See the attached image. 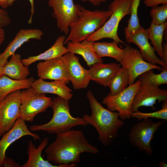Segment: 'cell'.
Wrapping results in <instances>:
<instances>
[{
    "label": "cell",
    "mask_w": 167,
    "mask_h": 167,
    "mask_svg": "<svg viewBox=\"0 0 167 167\" xmlns=\"http://www.w3.org/2000/svg\"><path fill=\"white\" fill-rule=\"evenodd\" d=\"M161 72L158 74L155 73L152 70L146 71L138 78L140 83L150 84L159 86L167 84V68H163Z\"/></svg>",
    "instance_id": "cell-28"
},
{
    "label": "cell",
    "mask_w": 167,
    "mask_h": 167,
    "mask_svg": "<svg viewBox=\"0 0 167 167\" xmlns=\"http://www.w3.org/2000/svg\"><path fill=\"white\" fill-rule=\"evenodd\" d=\"M66 44L68 52L81 56L89 67L103 62L102 58L96 54L94 49L93 42L85 40L80 42L69 41Z\"/></svg>",
    "instance_id": "cell-20"
},
{
    "label": "cell",
    "mask_w": 167,
    "mask_h": 167,
    "mask_svg": "<svg viewBox=\"0 0 167 167\" xmlns=\"http://www.w3.org/2000/svg\"><path fill=\"white\" fill-rule=\"evenodd\" d=\"M21 94L20 90L13 92L0 102V136L10 130L20 117Z\"/></svg>",
    "instance_id": "cell-11"
},
{
    "label": "cell",
    "mask_w": 167,
    "mask_h": 167,
    "mask_svg": "<svg viewBox=\"0 0 167 167\" xmlns=\"http://www.w3.org/2000/svg\"><path fill=\"white\" fill-rule=\"evenodd\" d=\"M3 75L16 80L26 79L30 74L28 66L21 61V55L15 53L11 56L8 62L3 66Z\"/></svg>",
    "instance_id": "cell-23"
},
{
    "label": "cell",
    "mask_w": 167,
    "mask_h": 167,
    "mask_svg": "<svg viewBox=\"0 0 167 167\" xmlns=\"http://www.w3.org/2000/svg\"><path fill=\"white\" fill-rule=\"evenodd\" d=\"M158 166L159 167H167V164L165 162L161 161L159 162Z\"/></svg>",
    "instance_id": "cell-40"
},
{
    "label": "cell",
    "mask_w": 167,
    "mask_h": 167,
    "mask_svg": "<svg viewBox=\"0 0 167 167\" xmlns=\"http://www.w3.org/2000/svg\"><path fill=\"white\" fill-rule=\"evenodd\" d=\"M131 0H113L108 6L111 15L103 25L89 36L86 40L95 42L104 38L124 43L120 39L118 31L120 21L125 16L130 14Z\"/></svg>",
    "instance_id": "cell-5"
},
{
    "label": "cell",
    "mask_w": 167,
    "mask_h": 167,
    "mask_svg": "<svg viewBox=\"0 0 167 167\" xmlns=\"http://www.w3.org/2000/svg\"><path fill=\"white\" fill-rule=\"evenodd\" d=\"M142 120L131 128L129 134V140L140 151L151 156L153 153L151 145V141L160 126L166 121L162 120L155 122L150 118Z\"/></svg>",
    "instance_id": "cell-6"
},
{
    "label": "cell",
    "mask_w": 167,
    "mask_h": 167,
    "mask_svg": "<svg viewBox=\"0 0 167 167\" xmlns=\"http://www.w3.org/2000/svg\"><path fill=\"white\" fill-rule=\"evenodd\" d=\"M120 63H96L88 70L90 80L105 87H108L114 76L121 68Z\"/></svg>",
    "instance_id": "cell-18"
},
{
    "label": "cell",
    "mask_w": 167,
    "mask_h": 167,
    "mask_svg": "<svg viewBox=\"0 0 167 167\" xmlns=\"http://www.w3.org/2000/svg\"><path fill=\"white\" fill-rule=\"evenodd\" d=\"M18 0H9L8 2V6H11L13 3ZM30 2L31 5L30 15L29 17L28 23V24H31L32 22V19L34 14L35 9L34 5V0H28Z\"/></svg>",
    "instance_id": "cell-33"
},
{
    "label": "cell",
    "mask_w": 167,
    "mask_h": 167,
    "mask_svg": "<svg viewBox=\"0 0 167 167\" xmlns=\"http://www.w3.org/2000/svg\"><path fill=\"white\" fill-rule=\"evenodd\" d=\"M167 27V21L158 25L151 22L149 28L147 29L149 39L151 40L155 52L161 59L163 57V35Z\"/></svg>",
    "instance_id": "cell-26"
},
{
    "label": "cell",
    "mask_w": 167,
    "mask_h": 167,
    "mask_svg": "<svg viewBox=\"0 0 167 167\" xmlns=\"http://www.w3.org/2000/svg\"><path fill=\"white\" fill-rule=\"evenodd\" d=\"M5 36V33L3 28L0 26V46L4 42Z\"/></svg>",
    "instance_id": "cell-38"
},
{
    "label": "cell",
    "mask_w": 167,
    "mask_h": 167,
    "mask_svg": "<svg viewBox=\"0 0 167 167\" xmlns=\"http://www.w3.org/2000/svg\"><path fill=\"white\" fill-rule=\"evenodd\" d=\"M129 80V75L127 70L121 67L108 85L110 89L109 93L115 95L121 92L128 87Z\"/></svg>",
    "instance_id": "cell-27"
},
{
    "label": "cell",
    "mask_w": 167,
    "mask_h": 167,
    "mask_svg": "<svg viewBox=\"0 0 167 167\" xmlns=\"http://www.w3.org/2000/svg\"><path fill=\"white\" fill-rule=\"evenodd\" d=\"M163 102L162 108L156 111L150 113H143L138 110L132 113L131 117L136 118L141 121L146 118H155L167 121V100Z\"/></svg>",
    "instance_id": "cell-30"
},
{
    "label": "cell",
    "mask_w": 167,
    "mask_h": 167,
    "mask_svg": "<svg viewBox=\"0 0 167 167\" xmlns=\"http://www.w3.org/2000/svg\"><path fill=\"white\" fill-rule=\"evenodd\" d=\"M150 12V17L152 19V22L156 25L161 24L166 21L167 18V4H162L152 7Z\"/></svg>",
    "instance_id": "cell-31"
},
{
    "label": "cell",
    "mask_w": 167,
    "mask_h": 167,
    "mask_svg": "<svg viewBox=\"0 0 167 167\" xmlns=\"http://www.w3.org/2000/svg\"><path fill=\"white\" fill-rule=\"evenodd\" d=\"M3 75V67L0 66V77Z\"/></svg>",
    "instance_id": "cell-41"
},
{
    "label": "cell",
    "mask_w": 167,
    "mask_h": 167,
    "mask_svg": "<svg viewBox=\"0 0 167 167\" xmlns=\"http://www.w3.org/2000/svg\"><path fill=\"white\" fill-rule=\"evenodd\" d=\"M34 80L33 77L24 80H16L3 75L0 77V102L5 96L11 93L31 87Z\"/></svg>",
    "instance_id": "cell-24"
},
{
    "label": "cell",
    "mask_w": 167,
    "mask_h": 167,
    "mask_svg": "<svg viewBox=\"0 0 167 167\" xmlns=\"http://www.w3.org/2000/svg\"><path fill=\"white\" fill-rule=\"evenodd\" d=\"M123 49V56L119 63L122 67L128 71L129 85L133 84L139 76L148 71L156 69L161 71L163 68L160 65L145 61L142 57L140 51L135 48L127 45Z\"/></svg>",
    "instance_id": "cell-10"
},
{
    "label": "cell",
    "mask_w": 167,
    "mask_h": 167,
    "mask_svg": "<svg viewBox=\"0 0 167 167\" xmlns=\"http://www.w3.org/2000/svg\"><path fill=\"white\" fill-rule=\"evenodd\" d=\"M3 166L4 167H19L21 166L12 158L6 157L3 160Z\"/></svg>",
    "instance_id": "cell-35"
},
{
    "label": "cell",
    "mask_w": 167,
    "mask_h": 167,
    "mask_svg": "<svg viewBox=\"0 0 167 167\" xmlns=\"http://www.w3.org/2000/svg\"><path fill=\"white\" fill-rule=\"evenodd\" d=\"M124 32L126 41L128 44L134 43L138 46L141 55L145 61L152 64H158L163 68H167V65L157 56L150 44L147 29L141 27L134 33L126 31Z\"/></svg>",
    "instance_id": "cell-13"
},
{
    "label": "cell",
    "mask_w": 167,
    "mask_h": 167,
    "mask_svg": "<svg viewBox=\"0 0 167 167\" xmlns=\"http://www.w3.org/2000/svg\"><path fill=\"white\" fill-rule=\"evenodd\" d=\"M140 84L138 80L116 95L108 93L103 98L102 103L106 106L109 110L118 112L121 119L124 120L130 119L132 113V104Z\"/></svg>",
    "instance_id": "cell-8"
},
{
    "label": "cell",
    "mask_w": 167,
    "mask_h": 167,
    "mask_svg": "<svg viewBox=\"0 0 167 167\" xmlns=\"http://www.w3.org/2000/svg\"><path fill=\"white\" fill-rule=\"evenodd\" d=\"M163 53L162 60L167 65V44L163 42Z\"/></svg>",
    "instance_id": "cell-36"
},
{
    "label": "cell",
    "mask_w": 167,
    "mask_h": 167,
    "mask_svg": "<svg viewBox=\"0 0 167 167\" xmlns=\"http://www.w3.org/2000/svg\"><path fill=\"white\" fill-rule=\"evenodd\" d=\"M62 57L38 63L36 66L38 76L44 80L61 81L68 84L70 81Z\"/></svg>",
    "instance_id": "cell-15"
},
{
    "label": "cell",
    "mask_w": 167,
    "mask_h": 167,
    "mask_svg": "<svg viewBox=\"0 0 167 167\" xmlns=\"http://www.w3.org/2000/svg\"><path fill=\"white\" fill-rule=\"evenodd\" d=\"M86 96L90 103L92 114H85L83 118L88 124L95 128L102 144L105 146L110 145L118 136L119 130L124 125V122L120 118L118 112L111 111L104 108L91 91H88Z\"/></svg>",
    "instance_id": "cell-2"
},
{
    "label": "cell",
    "mask_w": 167,
    "mask_h": 167,
    "mask_svg": "<svg viewBox=\"0 0 167 167\" xmlns=\"http://www.w3.org/2000/svg\"><path fill=\"white\" fill-rule=\"evenodd\" d=\"M141 0H131V16L128 21L127 27L124 31L134 33L140 29V25L138 17V10Z\"/></svg>",
    "instance_id": "cell-29"
},
{
    "label": "cell",
    "mask_w": 167,
    "mask_h": 167,
    "mask_svg": "<svg viewBox=\"0 0 167 167\" xmlns=\"http://www.w3.org/2000/svg\"><path fill=\"white\" fill-rule=\"evenodd\" d=\"M66 38L64 36H59L54 44L47 50L38 55L21 59L22 63L24 66H28L37 61H47L62 57L68 52L67 48L64 46Z\"/></svg>",
    "instance_id": "cell-21"
},
{
    "label": "cell",
    "mask_w": 167,
    "mask_h": 167,
    "mask_svg": "<svg viewBox=\"0 0 167 167\" xmlns=\"http://www.w3.org/2000/svg\"><path fill=\"white\" fill-rule=\"evenodd\" d=\"M143 3L147 7H153L161 4H167V0H144Z\"/></svg>",
    "instance_id": "cell-34"
},
{
    "label": "cell",
    "mask_w": 167,
    "mask_h": 167,
    "mask_svg": "<svg viewBox=\"0 0 167 167\" xmlns=\"http://www.w3.org/2000/svg\"><path fill=\"white\" fill-rule=\"evenodd\" d=\"M67 73L75 89L86 88L90 83L88 70L84 68L79 62V58L75 54L68 52L62 57Z\"/></svg>",
    "instance_id": "cell-14"
},
{
    "label": "cell",
    "mask_w": 167,
    "mask_h": 167,
    "mask_svg": "<svg viewBox=\"0 0 167 167\" xmlns=\"http://www.w3.org/2000/svg\"><path fill=\"white\" fill-rule=\"evenodd\" d=\"M83 2H89L93 5L94 6H97L99 5L101 3L107 1V0H80Z\"/></svg>",
    "instance_id": "cell-37"
},
{
    "label": "cell",
    "mask_w": 167,
    "mask_h": 167,
    "mask_svg": "<svg viewBox=\"0 0 167 167\" xmlns=\"http://www.w3.org/2000/svg\"><path fill=\"white\" fill-rule=\"evenodd\" d=\"M29 135L35 140L40 139L37 135L32 133L28 128L25 122L19 118L12 127L2 135L0 140V167L3 166V162L7 148L13 143L21 138Z\"/></svg>",
    "instance_id": "cell-16"
},
{
    "label": "cell",
    "mask_w": 167,
    "mask_h": 167,
    "mask_svg": "<svg viewBox=\"0 0 167 167\" xmlns=\"http://www.w3.org/2000/svg\"><path fill=\"white\" fill-rule=\"evenodd\" d=\"M31 87L39 93L54 94L68 100L73 96L72 90L65 82L61 81L47 82L39 78L34 81Z\"/></svg>",
    "instance_id": "cell-19"
},
{
    "label": "cell",
    "mask_w": 167,
    "mask_h": 167,
    "mask_svg": "<svg viewBox=\"0 0 167 167\" xmlns=\"http://www.w3.org/2000/svg\"><path fill=\"white\" fill-rule=\"evenodd\" d=\"M11 20L8 12L5 9L0 8V26L6 27L10 25Z\"/></svg>",
    "instance_id": "cell-32"
},
{
    "label": "cell",
    "mask_w": 167,
    "mask_h": 167,
    "mask_svg": "<svg viewBox=\"0 0 167 167\" xmlns=\"http://www.w3.org/2000/svg\"><path fill=\"white\" fill-rule=\"evenodd\" d=\"M69 101L59 96L54 97L50 107L53 112L51 120L45 124L30 126L29 130L32 131H43L57 135L75 126H87L88 124L83 118H75L71 115Z\"/></svg>",
    "instance_id": "cell-3"
},
{
    "label": "cell",
    "mask_w": 167,
    "mask_h": 167,
    "mask_svg": "<svg viewBox=\"0 0 167 167\" xmlns=\"http://www.w3.org/2000/svg\"><path fill=\"white\" fill-rule=\"evenodd\" d=\"M167 100V90L150 84L140 83L134 97L131 111L138 110L141 107H153L157 101Z\"/></svg>",
    "instance_id": "cell-12"
},
{
    "label": "cell",
    "mask_w": 167,
    "mask_h": 167,
    "mask_svg": "<svg viewBox=\"0 0 167 167\" xmlns=\"http://www.w3.org/2000/svg\"><path fill=\"white\" fill-rule=\"evenodd\" d=\"M49 139L45 137L36 148L31 140H29L27 147V161L21 167H63L61 165H55L47 160H45L41 156L43 150L47 145Z\"/></svg>",
    "instance_id": "cell-22"
},
{
    "label": "cell",
    "mask_w": 167,
    "mask_h": 167,
    "mask_svg": "<svg viewBox=\"0 0 167 167\" xmlns=\"http://www.w3.org/2000/svg\"><path fill=\"white\" fill-rule=\"evenodd\" d=\"M43 34L38 29H21L7 45L4 51L0 54V66H3L8 62L9 57L15 53L16 50L25 42L31 39L40 40Z\"/></svg>",
    "instance_id": "cell-17"
},
{
    "label": "cell",
    "mask_w": 167,
    "mask_h": 167,
    "mask_svg": "<svg viewBox=\"0 0 167 167\" xmlns=\"http://www.w3.org/2000/svg\"><path fill=\"white\" fill-rule=\"evenodd\" d=\"M56 135L55 140L45 149L47 160L55 165L75 167L80 162L82 153H98L80 130H71Z\"/></svg>",
    "instance_id": "cell-1"
},
{
    "label": "cell",
    "mask_w": 167,
    "mask_h": 167,
    "mask_svg": "<svg viewBox=\"0 0 167 167\" xmlns=\"http://www.w3.org/2000/svg\"><path fill=\"white\" fill-rule=\"evenodd\" d=\"M9 0H0V6L2 9L7 8L8 6V2Z\"/></svg>",
    "instance_id": "cell-39"
},
{
    "label": "cell",
    "mask_w": 167,
    "mask_h": 167,
    "mask_svg": "<svg viewBox=\"0 0 167 167\" xmlns=\"http://www.w3.org/2000/svg\"><path fill=\"white\" fill-rule=\"evenodd\" d=\"M118 43L113 41L111 42H93L94 50L98 57H110L114 58L120 62L124 54V49L119 48Z\"/></svg>",
    "instance_id": "cell-25"
},
{
    "label": "cell",
    "mask_w": 167,
    "mask_h": 167,
    "mask_svg": "<svg viewBox=\"0 0 167 167\" xmlns=\"http://www.w3.org/2000/svg\"><path fill=\"white\" fill-rule=\"evenodd\" d=\"M52 99L45 94L36 92L31 87L21 91L20 117L26 122H32L39 113L50 107Z\"/></svg>",
    "instance_id": "cell-7"
},
{
    "label": "cell",
    "mask_w": 167,
    "mask_h": 167,
    "mask_svg": "<svg viewBox=\"0 0 167 167\" xmlns=\"http://www.w3.org/2000/svg\"><path fill=\"white\" fill-rule=\"evenodd\" d=\"M48 5L53 10L58 28L67 35L70 25L77 20L81 6L75 4L73 0H48Z\"/></svg>",
    "instance_id": "cell-9"
},
{
    "label": "cell",
    "mask_w": 167,
    "mask_h": 167,
    "mask_svg": "<svg viewBox=\"0 0 167 167\" xmlns=\"http://www.w3.org/2000/svg\"><path fill=\"white\" fill-rule=\"evenodd\" d=\"M110 11L86 9L81 6L77 20L69 26L70 32L64 41L80 42L101 28L109 17Z\"/></svg>",
    "instance_id": "cell-4"
}]
</instances>
